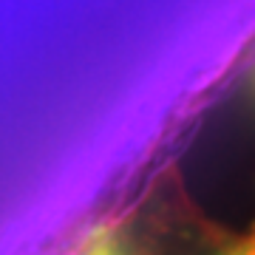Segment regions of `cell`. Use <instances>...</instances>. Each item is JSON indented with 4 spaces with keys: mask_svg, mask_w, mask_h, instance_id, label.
<instances>
[{
    "mask_svg": "<svg viewBox=\"0 0 255 255\" xmlns=\"http://www.w3.org/2000/svg\"><path fill=\"white\" fill-rule=\"evenodd\" d=\"M241 255H255V250H247V253H241Z\"/></svg>",
    "mask_w": 255,
    "mask_h": 255,
    "instance_id": "cell-1",
    "label": "cell"
}]
</instances>
